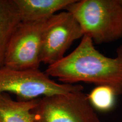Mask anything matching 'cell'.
Segmentation results:
<instances>
[{
  "instance_id": "8",
  "label": "cell",
  "mask_w": 122,
  "mask_h": 122,
  "mask_svg": "<svg viewBox=\"0 0 122 122\" xmlns=\"http://www.w3.org/2000/svg\"><path fill=\"white\" fill-rule=\"evenodd\" d=\"M20 22L14 0H0V68L5 66L9 42Z\"/></svg>"
},
{
  "instance_id": "10",
  "label": "cell",
  "mask_w": 122,
  "mask_h": 122,
  "mask_svg": "<svg viewBox=\"0 0 122 122\" xmlns=\"http://www.w3.org/2000/svg\"><path fill=\"white\" fill-rule=\"evenodd\" d=\"M117 96L115 90L107 85L96 86L87 95L91 106L101 112H108L113 109Z\"/></svg>"
},
{
  "instance_id": "7",
  "label": "cell",
  "mask_w": 122,
  "mask_h": 122,
  "mask_svg": "<svg viewBox=\"0 0 122 122\" xmlns=\"http://www.w3.org/2000/svg\"><path fill=\"white\" fill-rule=\"evenodd\" d=\"M75 0H14L22 22L46 19L67 9Z\"/></svg>"
},
{
  "instance_id": "1",
  "label": "cell",
  "mask_w": 122,
  "mask_h": 122,
  "mask_svg": "<svg viewBox=\"0 0 122 122\" xmlns=\"http://www.w3.org/2000/svg\"><path fill=\"white\" fill-rule=\"evenodd\" d=\"M46 73L64 84L107 85L122 93V45L115 57H107L94 46L91 38L84 36L72 52L57 63L48 66Z\"/></svg>"
},
{
  "instance_id": "3",
  "label": "cell",
  "mask_w": 122,
  "mask_h": 122,
  "mask_svg": "<svg viewBox=\"0 0 122 122\" xmlns=\"http://www.w3.org/2000/svg\"><path fill=\"white\" fill-rule=\"evenodd\" d=\"M80 84H59L38 69L19 70L4 66L0 68V93H12L19 101L83 91Z\"/></svg>"
},
{
  "instance_id": "9",
  "label": "cell",
  "mask_w": 122,
  "mask_h": 122,
  "mask_svg": "<svg viewBox=\"0 0 122 122\" xmlns=\"http://www.w3.org/2000/svg\"><path fill=\"white\" fill-rule=\"evenodd\" d=\"M38 99L15 101L7 93H0V122H35L32 110Z\"/></svg>"
},
{
  "instance_id": "2",
  "label": "cell",
  "mask_w": 122,
  "mask_h": 122,
  "mask_svg": "<svg viewBox=\"0 0 122 122\" xmlns=\"http://www.w3.org/2000/svg\"><path fill=\"white\" fill-rule=\"evenodd\" d=\"M79 23L84 36L96 44L122 37V0H81L67 7Z\"/></svg>"
},
{
  "instance_id": "4",
  "label": "cell",
  "mask_w": 122,
  "mask_h": 122,
  "mask_svg": "<svg viewBox=\"0 0 122 122\" xmlns=\"http://www.w3.org/2000/svg\"><path fill=\"white\" fill-rule=\"evenodd\" d=\"M32 113L35 122H100L82 91L40 98Z\"/></svg>"
},
{
  "instance_id": "6",
  "label": "cell",
  "mask_w": 122,
  "mask_h": 122,
  "mask_svg": "<svg viewBox=\"0 0 122 122\" xmlns=\"http://www.w3.org/2000/svg\"><path fill=\"white\" fill-rule=\"evenodd\" d=\"M47 19L20 23L9 42L5 66L19 70L38 69L42 32Z\"/></svg>"
},
{
  "instance_id": "5",
  "label": "cell",
  "mask_w": 122,
  "mask_h": 122,
  "mask_svg": "<svg viewBox=\"0 0 122 122\" xmlns=\"http://www.w3.org/2000/svg\"><path fill=\"white\" fill-rule=\"evenodd\" d=\"M84 34L79 23L66 10L56 14L47 19L42 32L40 59L48 66L65 57L73 42Z\"/></svg>"
}]
</instances>
